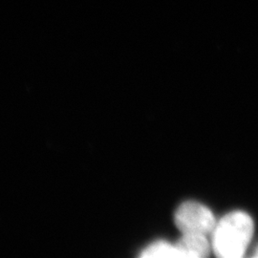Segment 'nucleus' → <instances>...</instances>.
Returning a JSON list of instances; mask_svg holds the SVG:
<instances>
[{"label":"nucleus","instance_id":"1","mask_svg":"<svg viewBox=\"0 0 258 258\" xmlns=\"http://www.w3.org/2000/svg\"><path fill=\"white\" fill-rule=\"evenodd\" d=\"M253 233V222L247 213L230 212L212 231V249L222 258H239L244 255Z\"/></svg>","mask_w":258,"mask_h":258},{"label":"nucleus","instance_id":"2","mask_svg":"<svg viewBox=\"0 0 258 258\" xmlns=\"http://www.w3.org/2000/svg\"><path fill=\"white\" fill-rule=\"evenodd\" d=\"M174 220L183 234L206 235L212 232L216 226L211 210L203 204L194 201L182 204L176 211Z\"/></svg>","mask_w":258,"mask_h":258},{"label":"nucleus","instance_id":"3","mask_svg":"<svg viewBox=\"0 0 258 258\" xmlns=\"http://www.w3.org/2000/svg\"><path fill=\"white\" fill-rule=\"evenodd\" d=\"M175 245L181 257H206L211 249L206 235L201 234H183Z\"/></svg>","mask_w":258,"mask_h":258},{"label":"nucleus","instance_id":"4","mask_svg":"<svg viewBox=\"0 0 258 258\" xmlns=\"http://www.w3.org/2000/svg\"><path fill=\"white\" fill-rule=\"evenodd\" d=\"M141 256L145 258L181 257V254L176 245L161 240L148 246L143 250Z\"/></svg>","mask_w":258,"mask_h":258},{"label":"nucleus","instance_id":"5","mask_svg":"<svg viewBox=\"0 0 258 258\" xmlns=\"http://www.w3.org/2000/svg\"><path fill=\"white\" fill-rule=\"evenodd\" d=\"M253 256H254V257H258V246H257V248H256V249H255V250H254V253H253Z\"/></svg>","mask_w":258,"mask_h":258}]
</instances>
